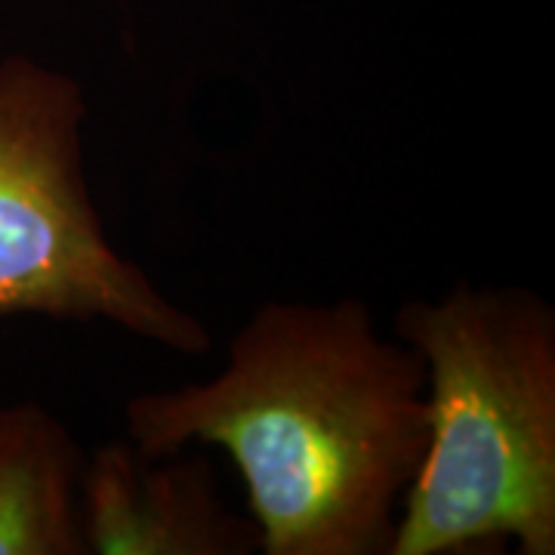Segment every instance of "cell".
Masks as SVG:
<instances>
[{"label":"cell","instance_id":"1","mask_svg":"<svg viewBox=\"0 0 555 555\" xmlns=\"http://www.w3.org/2000/svg\"><path fill=\"white\" fill-rule=\"evenodd\" d=\"M145 454L214 444L238 469L266 555H389L429 438L426 364L364 299L266 302L204 383L142 392Z\"/></svg>","mask_w":555,"mask_h":555},{"label":"cell","instance_id":"2","mask_svg":"<svg viewBox=\"0 0 555 555\" xmlns=\"http://www.w3.org/2000/svg\"><path fill=\"white\" fill-rule=\"evenodd\" d=\"M429 438L389 555L555 553V309L525 287L411 299Z\"/></svg>","mask_w":555,"mask_h":555},{"label":"cell","instance_id":"5","mask_svg":"<svg viewBox=\"0 0 555 555\" xmlns=\"http://www.w3.org/2000/svg\"><path fill=\"white\" fill-rule=\"evenodd\" d=\"M83 463L78 438L47 408H0V555H87Z\"/></svg>","mask_w":555,"mask_h":555},{"label":"cell","instance_id":"3","mask_svg":"<svg viewBox=\"0 0 555 555\" xmlns=\"http://www.w3.org/2000/svg\"><path fill=\"white\" fill-rule=\"evenodd\" d=\"M83 87L28 56L0 62V321H108L182 356L210 331L105 235L83 173Z\"/></svg>","mask_w":555,"mask_h":555},{"label":"cell","instance_id":"4","mask_svg":"<svg viewBox=\"0 0 555 555\" xmlns=\"http://www.w3.org/2000/svg\"><path fill=\"white\" fill-rule=\"evenodd\" d=\"M145 454L130 438L100 444L80 476L87 555H250L254 518L222 503L204 456Z\"/></svg>","mask_w":555,"mask_h":555}]
</instances>
